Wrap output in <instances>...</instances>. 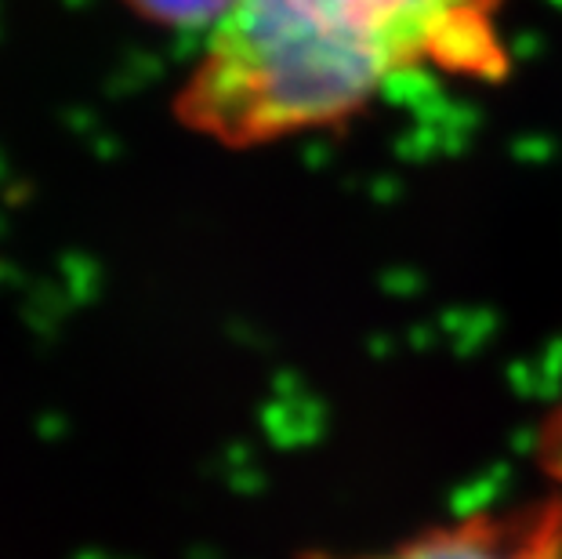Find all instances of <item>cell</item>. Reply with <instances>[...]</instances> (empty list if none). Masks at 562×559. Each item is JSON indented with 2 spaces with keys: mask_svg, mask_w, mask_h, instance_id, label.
<instances>
[{
  "mask_svg": "<svg viewBox=\"0 0 562 559\" xmlns=\"http://www.w3.org/2000/svg\"><path fill=\"white\" fill-rule=\"evenodd\" d=\"M505 0H233L175 94L178 124L250 149L349 121L417 66L497 80Z\"/></svg>",
  "mask_w": 562,
  "mask_h": 559,
  "instance_id": "cell-1",
  "label": "cell"
},
{
  "mask_svg": "<svg viewBox=\"0 0 562 559\" xmlns=\"http://www.w3.org/2000/svg\"><path fill=\"white\" fill-rule=\"evenodd\" d=\"M356 559H562V494L439 523Z\"/></svg>",
  "mask_w": 562,
  "mask_h": 559,
  "instance_id": "cell-2",
  "label": "cell"
},
{
  "mask_svg": "<svg viewBox=\"0 0 562 559\" xmlns=\"http://www.w3.org/2000/svg\"><path fill=\"white\" fill-rule=\"evenodd\" d=\"M138 19L153 22V26H203V22H218L225 11L233 8V0H121Z\"/></svg>",
  "mask_w": 562,
  "mask_h": 559,
  "instance_id": "cell-3",
  "label": "cell"
},
{
  "mask_svg": "<svg viewBox=\"0 0 562 559\" xmlns=\"http://www.w3.org/2000/svg\"><path fill=\"white\" fill-rule=\"evenodd\" d=\"M541 461H544V472L562 487V389L541 429Z\"/></svg>",
  "mask_w": 562,
  "mask_h": 559,
  "instance_id": "cell-4",
  "label": "cell"
}]
</instances>
